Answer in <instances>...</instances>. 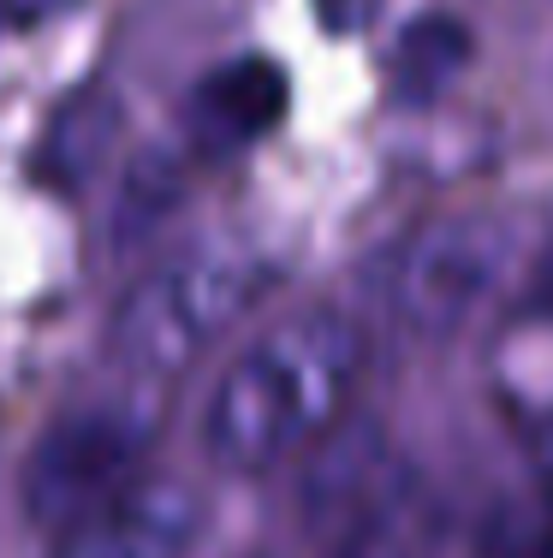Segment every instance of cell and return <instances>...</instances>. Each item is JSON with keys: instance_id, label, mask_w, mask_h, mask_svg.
<instances>
[{"instance_id": "cell-7", "label": "cell", "mask_w": 553, "mask_h": 558, "mask_svg": "<svg viewBox=\"0 0 553 558\" xmlns=\"http://www.w3.org/2000/svg\"><path fill=\"white\" fill-rule=\"evenodd\" d=\"M434 547H441V523H434L423 494L393 482L358 511L339 558H434Z\"/></svg>"}, {"instance_id": "cell-5", "label": "cell", "mask_w": 553, "mask_h": 558, "mask_svg": "<svg viewBox=\"0 0 553 558\" xmlns=\"http://www.w3.org/2000/svg\"><path fill=\"white\" fill-rule=\"evenodd\" d=\"M203 523V499L179 475H143L120 499L60 535V558H184Z\"/></svg>"}, {"instance_id": "cell-4", "label": "cell", "mask_w": 553, "mask_h": 558, "mask_svg": "<svg viewBox=\"0 0 553 558\" xmlns=\"http://www.w3.org/2000/svg\"><path fill=\"white\" fill-rule=\"evenodd\" d=\"M512 279V226L494 215L429 220L381 268V303L417 339H453Z\"/></svg>"}, {"instance_id": "cell-9", "label": "cell", "mask_w": 553, "mask_h": 558, "mask_svg": "<svg viewBox=\"0 0 553 558\" xmlns=\"http://www.w3.org/2000/svg\"><path fill=\"white\" fill-rule=\"evenodd\" d=\"M470 54V36L465 24L453 19H417L411 31L399 36V54H393V72H399V89L405 96H434L446 77L465 65Z\"/></svg>"}, {"instance_id": "cell-8", "label": "cell", "mask_w": 553, "mask_h": 558, "mask_svg": "<svg viewBox=\"0 0 553 558\" xmlns=\"http://www.w3.org/2000/svg\"><path fill=\"white\" fill-rule=\"evenodd\" d=\"M113 125H120V113H113L108 96H77L72 108L55 119V131H48L43 167L65 184L89 179V167H96L101 155H108V143H113Z\"/></svg>"}, {"instance_id": "cell-10", "label": "cell", "mask_w": 553, "mask_h": 558, "mask_svg": "<svg viewBox=\"0 0 553 558\" xmlns=\"http://www.w3.org/2000/svg\"><path fill=\"white\" fill-rule=\"evenodd\" d=\"M482 558H553V487L530 482L482 529Z\"/></svg>"}, {"instance_id": "cell-1", "label": "cell", "mask_w": 553, "mask_h": 558, "mask_svg": "<svg viewBox=\"0 0 553 558\" xmlns=\"http://www.w3.org/2000/svg\"><path fill=\"white\" fill-rule=\"evenodd\" d=\"M363 380V339L346 315L304 310L256 333L220 368L203 446L232 475H268L334 434Z\"/></svg>"}, {"instance_id": "cell-2", "label": "cell", "mask_w": 553, "mask_h": 558, "mask_svg": "<svg viewBox=\"0 0 553 558\" xmlns=\"http://www.w3.org/2000/svg\"><path fill=\"white\" fill-rule=\"evenodd\" d=\"M262 291V256L232 238L184 244L125 291L113 315V356L131 380H173L208 351Z\"/></svg>"}, {"instance_id": "cell-6", "label": "cell", "mask_w": 553, "mask_h": 558, "mask_svg": "<svg viewBox=\"0 0 553 558\" xmlns=\"http://www.w3.org/2000/svg\"><path fill=\"white\" fill-rule=\"evenodd\" d=\"M280 113H286V72L262 54H244L196 77L191 101H184V137L203 155H239L268 137L280 125Z\"/></svg>"}, {"instance_id": "cell-3", "label": "cell", "mask_w": 553, "mask_h": 558, "mask_svg": "<svg viewBox=\"0 0 553 558\" xmlns=\"http://www.w3.org/2000/svg\"><path fill=\"white\" fill-rule=\"evenodd\" d=\"M155 422H161L155 398L131 387L84 398L77 410H60L24 458V511H31V523L65 535L89 511L120 499L131 482H143L155 451Z\"/></svg>"}, {"instance_id": "cell-11", "label": "cell", "mask_w": 553, "mask_h": 558, "mask_svg": "<svg viewBox=\"0 0 553 558\" xmlns=\"http://www.w3.org/2000/svg\"><path fill=\"white\" fill-rule=\"evenodd\" d=\"M530 463H536V475H530V482L553 487V416H548L542 428L530 434Z\"/></svg>"}]
</instances>
